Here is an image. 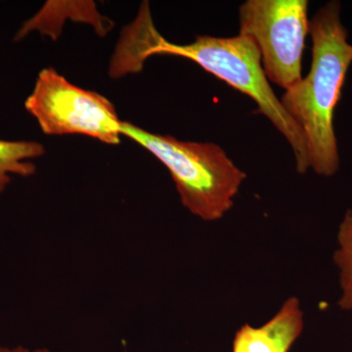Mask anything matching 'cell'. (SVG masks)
I'll use <instances>...</instances> for the list:
<instances>
[{"label":"cell","mask_w":352,"mask_h":352,"mask_svg":"<svg viewBox=\"0 0 352 352\" xmlns=\"http://www.w3.org/2000/svg\"><path fill=\"white\" fill-rule=\"evenodd\" d=\"M120 133L168 168L183 207L192 214L217 221L232 208L247 175L219 145L178 140L122 120Z\"/></svg>","instance_id":"3957f363"},{"label":"cell","mask_w":352,"mask_h":352,"mask_svg":"<svg viewBox=\"0 0 352 352\" xmlns=\"http://www.w3.org/2000/svg\"><path fill=\"white\" fill-rule=\"evenodd\" d=\"M239 19V34L256 44L268 80L284 90L300 82L310 32L307 0H248Z\"/></svg>","instance_id":"277c9868"},{"label":"cell","mask_w":352,"mask_h":352,"mask_svg":"<svg viewBox=\"0 0 352 352\" xmlns=\"http://www.w3.org/2000/svg\"><path fill=\"white\" fill-rule=\"evenodd\" d=\"M45 149L36 141H9L0 139V195L12 182V176L30 177L36 173L32 160L43 156Z\"/></svg>","instance_id":"ba28073f"},{"label":"cell","mask_w":352,"mask_h":352,"mask_svg":"<svg viewBox=\"0 0 352 352\" xmlns=\"http://www.w3.org/2000/svg\"><path fill=\"white\" fill-rule=\"evenodd\" d=\"M25 108L48 135L82 134L106 144L120 143V124L112 102L69 82L54 68L41 69Z\"/></svg>","instance_id":"5b68a950"},{"label":"cell","mask_w":352,"mask_h":352,"mask_svg":"<svg viewBox=\"0 0 352 352\" xmlns=\"http://www.w3.org/2000/svg\"><path fill=\"white\" fill-rule=\"evenodd\" d=\"M66 17L94 25L99 36H105L113 29V22L99 13L94 1H47L31 19L23 23L14 41H22L32 32L56 41L61 36Z\"/></svg>","instance_id":"52a82bcc"},{"label":"cell","mask_w":352,"mask_h":352,"mask_svg":"<svg viewBox=\"0 0 352 352\" xmlns=\"http://www.w3.org/2000/svg\"><path fill=\"white\" fill-rule=\"evenodd\" d=\"M333 258L339 271L338 305L344 311H352V208L346 210L338 228L337 249Z\"/></svg>","instance_id":"9c48e42d"},{"label":"cell","mask_w":352,"mask_h":352,"mask_svg":"<svg viewBox=\"0 0 352 352\" xmlns=\"http://www.w3.org/2000/svg\"><path fill=\"white\" fill-rule=\"evenodd\" d=\"M303 326L300 300L292 296L261 327L242 326L236 333L233 352H289L302 335Z\"/></svg>","instance_id":"8992f818"},{"label":"cell","mask_w":352,"mask_h":352,"mask_svg":"<svg viewBox=\"0 0 352 352\" xmlns=\"http://www.w3.org/2000/svg\"><path fill=\"white\" fill-rule=\"evenodd\" d=\"M154 55H173L195 62L205 71L248 96L258 105V113L270 120L288 141L300 175L309 170L307 141L302 131L289 115L271 87L256 44L247 36L232 38L198 36L193 43H170L155 25L138 39V56L142 63Z\"/></svg>","instance_id":"7a4b0ae2"},{"label":"cell","mask_w":352,"mask_h":352,"mask_svg":"<svg viewBox=\"0 0 352 352\" xmlns=\"http://www.w3.org/2000/svg\"><path fill=\"white\" fill-rule=\"evenodd\" d=\"M0 352H64L51 351L50 349H30L27 347L18 346L16 347H0Z\"/></svg>","instance_id":"30bf717a"},{"label":"cell","mask_w":352,"mask_h":352,"mask_svg":"<svg viewBox=\"0 0 352 352\" xmlns=\"http://www.w3.org/2000/svg\"><path fill=\"white\" fill-rule=\"evenodd\" d=\"M309 34V73L285 90L280 100L302 131L310 168L316 175L332 177L340 168L333 113L352 65V45L340 19L339 1L328 2L317 11L310 22Z\"/></svg>","instance_id":"6da1fadb"}]
</instances>
